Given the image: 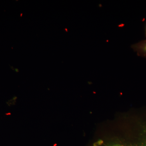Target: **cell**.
<instances>
[{"instance_id": "cell-1", "label": "cell", "mask_w": 146, "mask_h": 146, "mask_svg": "<svg viewBox=\"0 0 146 146\" xmlns=\"http://www.w3.org/2000/svg\"><path fill=\"white\" fill-rule=\"evenodd\" d=\"M131 48L138 56L146 58V39L132 45Z\"/></svg>"}, {"instance_id": "cell-2", "label": "cell", "mask_w": 146, "mask_h": 146, "mask_svg": "<svg viewBox=\"0 0 146 146\" xmlns=\"http://www.w3.org/2000/svg\"><path fill=\"white\" fill-rule=\"evenodd\" d=\"M145 35L146 36V31H145Z\"/></svg>"}]
</instances>
